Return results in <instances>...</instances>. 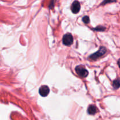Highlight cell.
I'll list each match as a JSON object with an SVG mask.
<instances>
[{
    "label": "cell",
    "instance_id": "6da1fadb",
    "mask_svg": "<svg viewBox=\"0 0 120 120\" xmlns=\"http://www.w3.org/2000/svg\"><path fill=\"white\" fill-rule=\"evenodd\" d=\"M106 52H107V49L105 48V47H101L98 51L90 55V56L89 57V59L94 60H96L98 58H99V57H100L101 56H103V55L106 53Z\"/></svg>",
    "mask_w": 120,
    "mask_h": 120
},
{
    "label": "cell",
    "instance_id": "7a4b0ae2",
    "mask_svg": "<svg viewBox=\"0 0 120 120\" xmlns=\"http://www.w3.org/2000/svg\"><path fill=\"white\" fill-rule=\"evenodd\" d=\"M75 70H76V73L82 77H87L88 76V74H89L87 70L83 66H78L76 67Z\"/></svg>",
    "mask_w": 120,
    "mask_h": 120
},
{
    "label": "cell",
    "instance_id": "3957f363",
    "mask_svg": "<svg viewBox=\"0 0 120 120\" xmlns=\"http://www.w3.org/2000/svg\"><path fill=\"white\" fill-rule=\"evenodd\" d=\"M63 43L66 46H70L73 43V38L71 34H66L63 37Z\"/></svg>",
    "mask_w": 120,
    "mask_h": 120
},
{
    "label": "cell",
    "instance_id": "277c9868",
    "mask_svg": "<svg viewBox=\"0 0 120 120\" xmlns=\"http://www.w3.org/2000/svg\"><path fill=\"white\" fill-rule=\"evenodd\" d=\"M49 91H50L49 88L47 86H42L39 90L40 95L42 97H46L48 96L49 93Z\"/></svg>",
    "mask_w": 120,
    "mask_h": 120
},
{
    "label": "cell",
    "instance_id": "5b68a950",
    "mask_svg": "<svg viewBox=\"0 0 120 120\" xmlns=\"http://www.w3.org/2000/svg\"><path fill=\"white\" fill-rule=\"evenodd\" d=\"M71 9L73 13L77 14L80 11V4L79 2L77 1H74L73 2L72 5H71Z\"/></svg>",
    "mask_w": 120,
    "mask_h": 120
},
{
    "label": "cell",
    "instance_id": "8992f818",
    "mask_svg": "<svg viewBox=\"0 0 120 120\" xmlns=\"http://www.w3.org/2000/svg\"><path fill=\"white\" fill-rule=\"evenodd\" d=\"M97 112V109L94 105H90L87 109V112L90 115H94Z\"/></svg>",
    "mask_w": 120,
    "mask_h": 120
},
{
    "label": "cell",
    "instance_id": "52a82bcc",
    "mask_svg": "<svg viewBox=\"0 0 120 120\" xmlns=\"http://www.w3.org/2000/svg\"><path fill=\"white\" fill-rule=\"evenodd\" d=\"M112 87L115 90L119 89L120 87V78H118L114 80L112 83Z\"/></svg>",
    "mask_w": 120,
    "mask_h": 120
},
{
    "label": "cell",
    "instance_id": "ba28073f",
    "mask_svg": "<svg viewBox=\"0 0 120 120\" xmlns=\"http://www.w3.org/2000/svg\"><path fill=\"white\" fill-rule=\"evenodd\" d=\"M117 0H104L103 2L101 3V5H104L107 4H109V3H111V2H116Z\"/></svg>",
    "mask_w": 120,
    "mask_h": 120
},
{
    "label": "cell",
    "instance_id": "9c48e42d",
    "mask_svg": "<svg viewBox=\"0 0 120 120\" xmlns=\"http://www.w3.org/2000/svg\"><path fill=\"white\" fill-rule=\"evenodd\" d=\"M83 21L84 23H88L90 22V18L88 16H85L83 18Z\"/></svg>",
    "mask_w": 120,
    "mask_h": 120
},
{
    "label": "cell",
    "instance_id": "30bf717a",
    "mask_svg": "<svg viewBox=\"0 0 120 120\" xmlns=\"http://www.w3.org/2000/svg\"><path fill=\"white\" fill-rule=\"evenodd\" d=\"M95 29L97 30H99V31H104L105 30V28H104V26H98Z\"/></svg>",
    "mask_w": 120,
    "mask_h": 120
},
{
    "label": "cell",
    "instance_id": "8fae6325",
    "mask_svg": "<svg viewBox=\"0 0 120 120\" xmlns=\"http://www.w3.org/2000/svg\"><path fill=\"white\" fill-rule=\"evenodd\" d=\"M118 66H119V68H120V59L118 60Z\"/></svg>",
    "mask_w": 120,
    "mask_h": 120
}]
</instances>
